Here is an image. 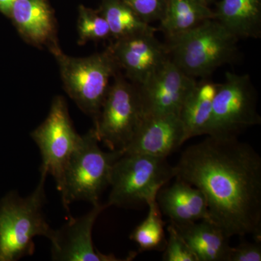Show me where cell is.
<instances>
[{
    "label": "cell",
    "instance_id": "cell-1",
    "mask_svg": "<svg viewBox=\"0 0 261 261\" xmlns=\"http://www.w3.org/2000/svg\"><path fill=\"white\" fill-rule=\"evenodd\" d=\"M175 177L205 196L211 219L228 238L261 240V158L237 137H207L187 147Z\"/></svg>",
    "mask_w": 261,
    "mask_h": 261
},
{
    "label": "cell",
    "instance_id": "cell-2",
    "mask_svg": "<svg viewBox=\"0 0 261 261\" xmlns=\"http://www.w3.org/2000/svg\"><path fill=\"white\" fill-rule=\"evenodd\" d=\"M41 173L34 191L23 197L10 191L0 200V261H16L34 253V239H49L56 229L48 224L44 206L47 203L45 181L47 175Z\"/></svg>",
    "mask_w": 261,
    "mask_h": 261
},
{
    "label": "cell",
    "instance_id": "cell-3",
    "mask_svg": "<svg viewBox=\"0 0 261 261\" xmlns=\"http://www.w3.org/2000/svg\"><path fill=\"white\" fill-rule=\"evenodd\" d=\"M238 39L216 19H210L168 39L170 59L189 76L208 78L238 56Z\"/></svg>",
    "mask_w": 261,
    "mask_h": 261
},
{
    "label": "cell",
    "instance_id": "cell-4",
    "mask_svg": "<svg viewBox=\"0 0 261 261\" xmlns=\"http://www.w3.org/2000/svg\"><path fill=\"white\" fill-rule=\"evenodd\" d=\"M99 143L94 128H91L85 135H81L67 163L58 191L68 214L70 204L76 201H85L92 205L99 203L103 191L109 187L113 164L123 152H105Z\"/></svg>",
    "mask_w": 261,
    "mask_h": 261
},
{
    "label": "cell",
    "instance_id": "cell-5",
    "mask_svg": "<svg viewBox=\"0 0 261 261\" xmlns=\"http://www.w3.org/2000/svg\"><path fill=\"white\" fill-rule=\"evenodd\" d=\"M50 51L59 65L65 92L82 112L95 121L113 77L120 70L109 49L84 58L67 56L59 46Z\"/></svg>",
    "mask_w": 261,
    "mask_h": 261
},
{
    "label": "cell",
    "instance_id": "cell-6",
    "mask_svg": "<svg viewBox=\"0 0 261 261\" xmlns=\"http://www.w3.org/2000/svg\"><path fill=\"white\" fill-rule=\"evenodd\" d=\"M175 177L174 168L166 159L123 153L113 164L108 207H130L147 204Z\"/></svg>",
    "mask_w": 261,
    "mask_h": 261
},
{
    "label": "cell",
    "instance_id": "cell-7",
    "mask_svg": "<svg viewBox=\"0 0 261 261\" xmlns=\"http://www.w3.org/2000/svg\"><path fill=\"white\" fill-rule=\"evenodd\" d=\"M145 118L138 87L118 70L113 77L94 130L110 150H124Z\"/></svg>",
    "mask_w": 261,
    "mask_h": 261
},
{
    "label": "cell",
    "instance_id": "cell-8",
    "mask_svg": "<svg viewBox=\"0 0 261 261\" xmlns=\"http://www.w3.org/2000/svg\"><path fill=\"white\" fill-rule=\"evenodd\" d=\"M257 105L250 75L228 72L215 96L206 136L237 137L243 130L260 125Z\"/></svg>",
    "mask_w": 261,
    "mask_h": 261
},
{
    "label": "cell",
    "instance_id": "cell-9",
    "mask_svg": "<svg viewBox=\"0 0 261 261\" xmlns=\"http://www.w3.org/2000/svg\"><path fill=\"white\" fill-rule=\"evenodd\" d=\"M31 137L42 156L40 173L53 176L58 190L67 163L81 137L70 120L64 98L61 96L54 98L47 118L33 130Z\"/></svg>",
    "mask_w": 261,
    "mask_h": 261
},
{
    "label": "cell",
    "instance_id": "cell-10",
    "mask_svg": "<svg viewBox=\"0 0 261 261\" xmlns=\"http://www.w3.org/2000/svg\"><path fill=\"white\" fill-rule=\"evenodd\" d=\"M156 32L134 34L115 39L108 47L119 70L137 87L158 71L170 59L166 44L158 40Z\"/></svg>",
    "mask_w": 261,
    "mask_h": 261
},
{
    "label": "cell",
    "instance_id": "cell-11",
    "mask_svg": "<svg viewBox=\"0 0 261 261\" xmlns=\"http://www.w3.org/2000/svg\"><path fill=\"white\" fill-rule=\"evenodd\" d=\"M197 81L168 60L147 82L138 87L145 116L178 115Z\"/></svg>",
    "mask_w": 261,
    "mask_h": 261
},
{
    "label": "cell",
    "instance_id": "cell-12",
    "mask_svg": "<svg viewBox=\"0 0 261 261\" xmlns=\"http://www.w3.org/2000/svg\"><path fill=\"white\" fill-rule=\"evenodd\" d=\"M106 204L92 205V209L56 229L50 240L51 260L54 261H119L113 254L98 251L92 241V230L98 216L107 208Z\"/></svg>",
    "mask_w": 261,
    "mask_h": 261
},
{
    "label": "cell",
    "instance_id": "cell-13",
    "mask_svg": "<svg viewBox=\"0 0 261 261\" xmlns=\"http://www.w3.org/2000/svg\"><path fill=\"white\" fill-rule=\"evenodd\" d=\"M185 142V133L178 115L145 116L123 152L167 159Z\"/></svg>",
    "mask_w": 261,
    "mask_h": 261
},
{
    "label": "cell",
    "instance_id": "cell-14",
    "mask_svg": "<svg viewBox=\"0 0 261 261\" xmlns=\"http://www.w3.org/2000/svg\"><path fill=\"white\" fill-rule=\"evenodd\" d=\"M9 18L20 35L38 47H58L56 23L46 0H15Z\"/></svg>",
    "mask_w": 261,
    "mask_h": 261
},
{
    "label": "cell",
    "instance_id": "cell-15",
    "mask_svg": "<svg viewBox=\"0 0 261 261\" xmlns=\"http://www.w3.org/2000/svg\"><path fill=\"white\" fill-rule=\"evenodd\" d=\"M160 210L174 224L211 220L203 193L188 182L176 178L171 186L162 187L156 197Z\"/></svg>",
    "mask_w": 261,
    "mask_h": 261
},
{
    "label": "cell",
    "instance_id": "cell-16",
    "mask_svg": "<svg viewBox=\"0 0 261 261\" xmlns=\"http://www.w3.org/2000/svg\"><path fill=\"white\" fill-rule=\"evenodd\" d=\"M173 224L191 249L197 261L228 260L232 247L228 243L230 238L212 220Z\"/></svg>",
    "mask_w": 261,
    "mask_h": 261
},
{
    "label": "cell",
    "instance_id": "cell-17",
    "mask_svg": "<svg viewBox=\"0 0 261 261\" xmlns=\"http://www.w3.org/2000/svg\"><path fill=\"white\" fill-rule=\"evenodd\" d=\"M221 83L208 78L196 82L179 111L185 141L206 135L212 115L213 103Z\"/></svg>",
    "mask_w": 261,
    "mask_h": 261
},
{
    "label": "cell",
    "instance_id": "cell-18",
    "mask_svg": "<svg viewBox=\"0 0 261 261\" xmlns=\"http://www.w3.org/2000/svg\"><path fill=\"white\" fill-rule=\"evenodd\" d=\"M214 13L238 39H260L261 0H221Z\"/></svg>",
    "mask_w": 261,
    "mask_h": 261
},
{
    "label": "cell",
    "instance_id": "cell-19",
    "mask_svg": "<svg viewBox=\"0 0 261 261\" xmlns=\"http://www.w3.org/2000/svg\"><path fill=\"white\" fill-rule=\"evenodd\" d=\"M207 4L205 0H166L160 29L167 39H171L215 18L214 12Z\"/></svg>",
    "mask_w": 261,
    "mask_h": 261
},
{
    "label": "cell",
    "instance_id": "cell-20",
    "mask_svg": "<svg viewBox=\"0 0 261 261\" xmlns=\"http://www.w3.org/2000/svg\"><path fill=\"white\" fill-rule=\"evenodd\" d=\"M100 13L107 21L111 37L114 39L140 33L157 32V29L144 21L120 0H106Z\"/></svg>",
    "mask_w": 261,
    "mask_h": 261
},
{
    "label": "cell",
    "instance_id": "cell-21",
    "mask_svg": "<svg viewBox=\"0 0 261 261\" xmlns=\"http://www.w3.org/2000/svg\"><path fill=\"white\" fill-rule=\"evenodd\" d=\"M149 211L147 217L130 233L140 252L163 251L166 245L165 222L156 197L147 202Z\"/></svg>",
    "mask_w": 261,
    "mask_h": 261
},
{
    "label": "cell",
    "instance_id": "cell-22",
    "mask_svg": "<svg viewBox=\"0 0 261 261\" xmlns=\"http://www.w3.org/2000/svg\"><path fill=\"white\" fill-rule=\"evenodd\" d=\"M77 31L79 43L81 44L89 41L104 40L111 38L109 27L102 14L86 8L80 10Z\"/></svg>",
    "mask_w": 261,
    "mask_h": 261
},
{
    "label": "cell",
    "instance_id": "cell-23",
    "mask_svg": "<svg viewBox=\"0 0 261 261\" xmlns=\"http://www.w3.org/2000/svg\"><path fill=\"white\" fill-rule=\"evenodd\" d=\"M168 238L163 250V261H197L191 249L171 222L167 227Z\"/></svg>",
    "mask_w": 261,
    "mask_h": 261
},
{
    "label": "cell",
    "instance_id": "cell-24",
    "mask_svg": "<svg viewBox=\"0 0 261 261\" xmlns=\"http://www.w3.org/2000/svg\"><path fill=\"white\" fill-rule=\"evenodd\" d=\"M146 23L161 21L166 10V0H120Z\"/></svg>",
    "mask_w": 261,
    "mask_h": 261
},
{
    "label": "cell",
    "instance_id": "cell-25",
    "mask_svg": "<svg viewBox=\"0 0 261 261\" xmlns=\"http://www.w3.org/2000/svg\"><path fill=\"white\" fill-rule=\"evenodd\" d=\"M227 261H261L260 242H245L231 247Z\"/></svg>",
    "mask_w": 261,
    "mask_h": 261
},
{
    "label": "cell",
    "instance_id": "cell-26",
    "mask_svg": "<svg viewBox=\"0 0 261 261\" xmlns=\"http://www.w3.org/2000/svg\"><path fill=\"white\" fill-rule=\"evenodd\" d=\"M15 0H0V13L9 17L12 7Z\"/></svg>",
    "mask_w": 261,
    "mask_h": 261
},
{
    "label": "cell",
    "instance_id": "cell-27",
    "mask_svg": "<svg viewBox=\"0 0 261 261\" xmlns=\"http://www.w3.org/2000/svg\"><path fill=\"white\" fill-rule=\"evenodd\" d=\"M206 2H207V3H210V2L213 1V0H205Z\"/></svg>",
    "mask_w": 261,
    "mask_h": 261
}]
</instances>
